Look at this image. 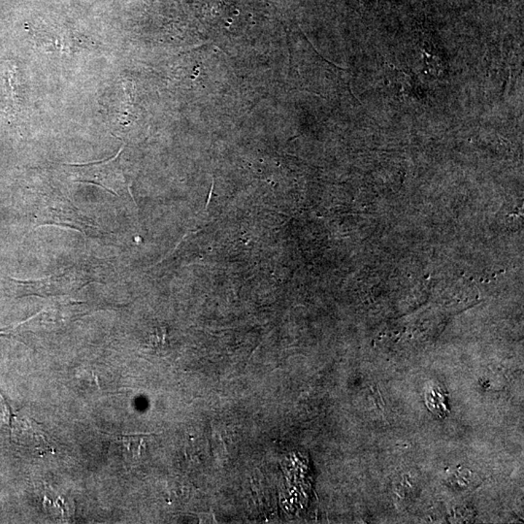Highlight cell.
I'll list each match as a JSON object with an SVG mask.
<instances>
[{
  "mask_svg": "<svg viewBox=\"0 0 524 524\" xmlns=\"http://www.w3.org/2000/svg\"><path fill=\"white\" fill-rule=\"evenodd\" d=\"M42 313L43 311L39 312V313L34 314V317H31V318L26 319V321L25 322H21V324L13 325V327L12 325H11V327H5V329H0V337L10 338V339H17L18 341H20V342L24 343V327H25L26 322H31V319L36 318L37 316H39V314Z\"/></svg>",
  "mask_w": 524,
  "mask_h": 524,
  "instance_id": "4",
  "label": "cell"
},
{
  "mask_svg": "<svg viewBox=\"0 0 524 524\" xmlns=\"http://www.w3.org/2000/svg\"><path fill=\"white\" fill-rule=\"evenodd\" d=\"M16 287L21 289L26 295H38V297H55V295L67 294L71 290L83 287L80 279L73 276H52L49 278L34 279V281H21L11 279Z\"/></svg>",
  "mask_w": 524,
  "mask_h": 524,
  "instance_id": "3",
  "label": "cell"
},
{
  "mask_svg": "<svg viewBox=\"0 0 524 524\" xmlns=\"http://www.w3.org/2000/svg\"><path fill=\"white\" fill-rule=\"evenodd\" d=\"M120 441L130 453L136 456L141 453L142 447L144 446L143 443H145V436L143 435H122L120 436Z\"/></svg>",
  "mask_w": 524,
  "mask_h": 524,
  "instance_id": "5",
  "label": "cell"
},
{
  "mask_svg": "<svg viewBox=\"0 0 524 524\" xmlns=\"http://www.w3.org/2000/svg\"><path fill=\"white\" fill-rule=\"evenodd\" d=\"M123 148L115 158L98 163L85 165H66L69 168L73 181L99 185L115 195L120 196L126 189L125 175L120 165Z\"/></svg>",
  "mask_w": 524,
  "mask_h": 524,
  "instance_id": "1",
  "label": "cell"
},
{
  "mask_svg": "<svg viewBox=\"0 0 524 524\" xmlns=\"http://www.w3.org/2000/svg\"><path fill=\"white\" fill-rule=\"evenodd\" d=\"M36 227L58 225L80 231L86 236H96L99 227L86 217L76 207L63 198L58 200L43 201L41 206H35Z\"/></svg>",
  "mask_w": 524,
  "mask_h": 524,
  "instance_id": "2",
  "label": "cell"
}]
</instances>
